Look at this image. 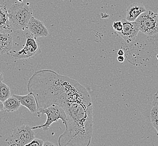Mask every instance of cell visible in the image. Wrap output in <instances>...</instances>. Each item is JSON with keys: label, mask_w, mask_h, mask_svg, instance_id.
Segmentation results:
<instances>
[{"label": "cell", "mask_w": 158, "mask_h": 146, "mask_svg": "<svg viewBox=\"0 0 158 146\" xmlns=\"http://www.w3.org/2000/svg\"><path fill=\"white\" fill-rule=\"evenodd\" d=\"M27 90L35 95L37 111L56 105L65 112L67 125L58 138L59 146H89L94 114L91 98L85 87L69 76L44 69L33 73Z\"/></svg>", "instance_id": "cell-1"}, {"label": "cell", "mask_w": 158, "mask_h": 146, "mask_svg": "<svg viewBox=\"0 0 158 146\" xmlns=\"http://www.w3.org/2000/svg\"><path fill=\"white\" fill-rule=\"evenodd\" d=\"M10 23L15 30H22L27 28L29 20L33 15L31 7L24 3H15L8 10Z\"/></svg>", "instance_id": "cell-2"}, {"label": "cell", "mask_w": 158, "mask_h": 146, "mask_svg": "<svg viewBox=\"0 0 158 146\" xmlns=\"http://www.w3.org/2000/svg\"><path fill=\"white\" fill-rule=\"evenodd\" d=\"M37 113L38 114V117L42 114L46 115L47 119L44 124L31 127L32 130L42 129L44 131H46L48 130L51 124L59 120H61L65 126L67 125V119L65 113L63 110L57 105H52L47 108L39 110Z\"/></svg>", "instance_id": "cell-3"}, {"label": "cell", "mask_w": 158, "mask_h": 146, "mask_svg": "<svg viewBox=\"0 0 158 146\" xmlns=\"http://www.w3.org/2000/svg\"><path fill=\"white\" fill-rule=\"evenodd\" d=\"M35 138V133L28 125H23L13 130L6 142L8 146H24Z\"/></svg>", "instance_id": "cell-4"}, {"label": "cell", "mask_w": 158, "mask_h": 146, "mask_svg": "<svg viewBox=\"0 0 158 146\" xmlns=\"http://www.w3.org/2000/svg\"><path fill=\"white\" fill-rule=\"evenodd\" d=\"M139 31L146 35L152 36L158 33L157 14L152 11H146L135 20Z\"/></svg>", "instance_id": "cell-5"}, {"label": "cell", "mask_w": 158, "mask_h": 146, "mask_svg": "<svg viewBox=\"0 0 158 146\" xmlns=\"http://www.w3.org/2000/svg\"><path fill=\"white\" fill-rule=\"evenodd\" d=\"M41 52L38 42L33 35H29L27 39L24 47L13 55L15 59H25L33 58Z\"/></svg>", "instance_id": "cell-6"}, {"label": "cell", "mask_w": 158, "mask_h": 146, "mask_svg": "<svg viewBox=\"0 0 158 146\" xmlns=\"http://www.w3.org/2000/svg\"><path fill=\"white\" fill-rule=\"evenodd\" d=\"M123 24L122 30L117 34L123 39L127 43H129L136 39L139 32V29L135 22H129L125 19L120 20Z\"/></svg>", "instance_id": "cell-7"}, {"label": "cell", "mask_w": 158, "mask_h": 146, "mask_svg": "<svg viewBox=\"0 0 158 146\" xmlns=\"http://www.w3.org/2000/svg\"><path fill=\"white\" fill-rule=\"evenodd\" d=\"M27 29L34 37H44L48 35V30L44 23L33 16L29 20Z\"/></svg>", "instance_id": "cell-8"}, {"label": "cell", "mask_w": 158, "mask_h": 146, "mask_svg": "<svg viewBox=\"0 0 158 146\" xmlns=\"http://www.w3.org/2000/svg\"><path fill=\"white\" fill-rule=\"evenodd\" d=\"M19 100L21 105L25 106L32 113H35L37 112V105L35 95L32 93L29 92L27 95H13Z\"/></svg>", "instance_id": "cell-9"}, {"label": "cell", "mask_w": 158, "mask_h": 146, "mask_svg": "<svg viewBox=\"0 0 158 146\" xmlns=\"http://www.w3.org/2000/svg\"><path fill=\"white\" fill-rule=\"evenodd\" d=\"M146 11L145 7L141 3L135 2L131 4L126 10V19L129 22H135L136 19Z\"/></svg>", "instance_id": "cell-10"}, {"label": "cell", "mask_w": 158, "mask_h": 146, "mask_svg": "<svg viewBox=\"0 0 158 146\" xmlns=\"http://www.w3.org/2000/svg\"><path fill=\"white\" fill-rule=\"evenodd\" d=\"M13 47V37L9 33L3 32L0 33V55H3L10 51Z\"/></svg>", "instance_id": "cell-11"}, {"label": "cell", "mask_w": 158, "mask_h": 146, "mask_svg": "<svg viewBox=\"0 0 158 146\" xmlns=\"http://www.w3.org/2000/svg\"><path fill=\"white\" fill-rule=\"evenodd\" d=\"M11 28V26L10 23L6 7L5 5H0V32H6Z\"/></svg>", "instance_id": "cell-12"}, {"label": "cell", "mask_w": 158, "mask_h": 146, "mask_svg": "<svg viewBox=\"0 0 158 146\" xmlns=\"http://www.w3.org/2000/svg\"><path fill=\"white\" fill-rule=\"evenodd\" d=\"M4 110L7 112H13L17 111L20 106L19 100L13 95L3 102Z\"/></svg>", "instance_id": "cell-13"}, {"label": "cell", "mask_w": 158, "mask_h": 146, "mask_svg": "<svg viewBox=\"0 0 158 146\" xmlns=\"http://www.w3.org/2000/svg\"><path fill=\"white\" fill-rule=\"evenodd\" d=\"M11 95V91L9 86H7L5 83L0 82V101H5Z\"/></svg>", "instance_id": "cell-14"}, {"label": "cell", "mask_w": 158, "mask_h": 146, "mask_svg": "<svg viewBox=\"0 0 158 146\" xmlns=\"http://www.w3.org/2000/svg\"><path fill=\"white\" fill-rule=\"evenodd\" d=\"M150 120L153 127L155 128L158 134V107L153 106L150 111Z\"/></svg>", "instance_id": "cell-15"}, {"label": "cell", "mask_w": 158, "mask_h": 146, "mask_svg": "<svg viewBox=\"0 0 158 146\" xmlns=\"http://www.w3.org/2000/svg\"><path fill=\"white\" fill-rule=\"evenodd\" d=\"M44 143V141L41 139L35 138L31 142H30L24 146H42Z\"/></svg>", "instance_id": "cell-16"}, {"label": "cell", "mask_w": 158, "mask_h": 146, "mask_svg": "<svg viewBox=\"0 0 158 146\" xmlns=\"http://www.w3.org/2000/svg\"><path fill=\"white\" fill-rule=\"evenodd\" d=\"M113 28L114 29V30L116 32H119L122 30L123 28V24L121 21L119 22H113L112 24Z\"/></svg>", "instance_id": "cell-17"}, {"label": "cell", "mask_w": 158, "mask_h": 146, "mask_svg": "<svg viewBox=\"0 0 158 146\" xmlns=\"http://www.w3.org/2000/svg\"><path fill=\"white\" fill-rule=\"evenodd\" d=\"M152 99H153L152 102V105L158 107V91L156 92L155 94L153 95Z\"/></svg>", "instance_id": "cell-18"}, {"label": "cell", "mask_w": 158, "mask_h": 146, "mask_svg": "<svg viewBox=\"0 0 158 146\" xmlns=\"http://www.w3.org/2000/svg\"><path fill=\"white\" fill-rule=\"evenodd\" d=\"M42 146H56L54 143H52L49 141H46L44 142V143Z\"/></svg>", "instance_id": "cell-19"}, {"label": "cell", "mask_w": 158, "mask_h": 146, "mask_svg": "<svg viewBox=\"0 0 158 146\" xmlns=\"http://www.w3.org/2000/svg\"><path fill=\"white\" fill-rule=\"evenodd\" d=\"M124 60H125V59H124L123 56H118V57H117L118 61L119 62V63H123Z\"/></svg>", "instance_id": "cell-20"}, {"label": "cell", "mask_w": 158, "mask_h": 146, "mask_svg": "<svg viewBox=\"0 0 158 146\" xmlns=\"http://www.w3.org/2000/svg\"><path fill=\"white\" fill-rule=\"evenodd\" d=\"M124 54V51L122 50H119L118 52V56H123Z\"/></svg>", "instance_id": "cell-21"}, {"label": "cell", "mask_w": 158, "mask_h": 146, "mask_svg": "<svg viewBox=\"0 0 158 146\" xmlns=\"http://www.w3.org/2000/svg\"><path fill=\"white\" fill-rule=\"evenodd\" d=\"M4 110V107H3V102L0 101V111H2Z\"/></svg>", "instance_id": "cell-22"}, {"label": "cell", "mask_w": 158, "mask_h": 146, "mask_svg": "<svg viewBox=\"0 0 158 146\" xmlns=\"http://www.w3.org/2000/svg\"><path fill=\"white\" fill-rule=\"evenodd\" d=\"M3 80V75H2V73L0 71V82L1 81H2Z\"/></svg>", "instance_id": "cell-23"}, {"label": "cell", "mask_w": 158, "mask_h": 146, "mask_svg": "<svg viewBox=\"0 0 158 146\" xmlns=\"http://www.w3.org/2000/svg\"><path fill=\"white\" fill-rule=\"evenodd\" d=\"M18 1H19V2H20V3H21V2H22L23 1V0H18Z\"/></svg>", "instance_id": "cell-24"}, {"label": "cell", "mask_w": 158, "mask_h": 146, "mask_svg": "<svg viewBox=\"0 0 158 146\" xmlns=\"http://www.w3.org/2000/svg\"><path fill=\"white\" fill-rule=\"evenodd\" d=\"M156 58H157V59H158V54L157 55V56H156Z\"/></svg>", "instance_id": "cell-25"}, {"label": "cell", "mask_w": 158, "mask_h": 146, "mask_svg": "<svg viewBox=\"0 0 158 146\" xmlns=\"http://www.w3.org/2000/svg\"><path fill=\"white\" fill-rule=\"evenodd\" d=\"M157 16H158V14H157Z\"/></svg>", "instance_id": "cell-26"}, {"label": "cell", "mask_w": 158, "mask_h": 146, "mask_svg": "<svg viewBox=\"0 0 158 146\" xmlns=\"http://www.w3.org/2000/svg\"><path fill=\"white\" fill-rule=\"evenodd\" d=\"M0 33H1V32H0Z\"/></svg>", "instance_id": "cell-27"}]
</instances>
